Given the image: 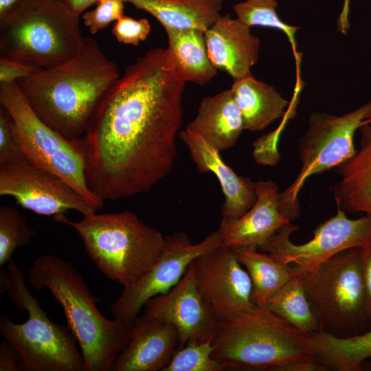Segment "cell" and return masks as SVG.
<instances>
[{"label":"cell","mask_w":371,"mask_h":371,"mask_svg":"<svg viewBox=\"0 0 371 371\" xmlns=\"http://www.w3.org/2000/svg\"><path fill=\"white\" fill-rule=\"evenodd\" d=\"M101 0H67L66 2L76 12L82 14L90 6L97 4Z\"/></svg>","instance_id":"74e56055"},{"label":"cell","mask_w":371,"mask_h":371,"mask_svg":"<svg viewBox=\"0 0 371 371\" xmlns=\"http://www.w3.org/2000/svg\"><path fill=\"white\" fill-rule=\"evenodd\" d=\"M366 124H371V113H370L368 118L366 120Z\"/></svg>","instance_id":"b9f144b4"},{"label":"cell","mask_w":371,"mask_h":371,"mask_svg":"<svg viewBox=\"0 0 371 371\" xmlns=\"http://www.w3.org/2000/svg\"><path fill=\"white\" fill-rule=\"evenodd\" d=\"M298 229L291 223L284 225L260 249L283 263H293L302 273H307L343 250L371 247V214L352 219L337 207L335 215L317 226L313 238L302 245L290 240Z\"/></svg>","instance_id":"8fae6325"},{"label":"cell","mask_w":371,"mask_h":371,"mask_svg":"<svg viewBox=\"0 0 371 371\" xmlns=\"http://www.w3.org/2000/svg\"><path fill=\"white\" fill-rule=\"evenodd\" d=\"M221 245L218 229L196 244H193L183 232L165 236L164 249L158 260L142 277L124 287L111 306L112 315L122 321L133 322L148 300L170 290L197 257Z\"/></svg>","instance_id":"7c38bea8"},{"label":"cell","mask_w":371,"mask_h":371,"mask_svg":"<svg viewBox=\"0 0 371 371\" xmlns=\"http://www.w3.org/2000/svg\"><path fill=\"white\" fill-rule=\"evenodd\" d=\"M144 306L145 314L177 329L179 348L192 341L212 340L219 324L196 286L194 261L175 286L152 297Z\"/></svg>","instance_id":"9a60e30c"},{"label":"cell","mask_w":371,"mask_h":371,"mask_svg":"<svg viewBox=\"0 0 371 371\" xmlns=\"http://www.w3.org/2000/svg\"><path fill=\"white\" fill-rule=\"evenodd\" d=\"M212 340L192 341L179 348L162 371H221L223 365L213 357Z\"/></svg>","instance_id":"f546056e"},{"label":"cell","mask_w":371,"mask_h":371,"mask_svg":"<svg viewBox=\"0 0 371 371\" xmlns=\"http://www.w3.org/2000/svg\"><path fill=\"white\" fill-rule=\"evenodd\" d=\"M371 113V98L355 110L342 115L313 113L308 128L299 142L301 170L295 181L278 194L282 214L291 222L300 216L298 194L312 175L336 168L352 157L356 131L366 124Z\"/></svg>","instance_id":"30bf717a"},{"label":"cell","mask_w":371,"mask_h":371,"mask_svg":"<svg viewBox=\"0 0 371 371\" xmlns=\"http://www.w3.org/2000/svg\"><path fill=\"white\" fill-rule=\"evenodd\" d=\"M179 348L177 329L144 314L133 322L128 344L118 355L112 371H162Z\"/></svg>","instance_id":"e0dca14e"},{"label":"cell","mask_w":371,"mask_h":371,"mask_svg":"<svg viewBox=\"0 0 371 371\" xmlns=\"http://www.w3.org/2000/svg\"><path fill=\"white\" fill-rule=\"evenodd\" d=\"M27 280L37 290L47 289L61 305L67 326L78 343L85 371H111L128 344L133 322L109 319L98 311L94 296L82 276L68 262L52 254L36 258Z\"/></svg>","instance_id":"3957f363"},{"label":"cell","mask_w":371,"mask_h":371,"mask_svg":"<svg viewBox=\"0 0 371 371\" xmlns=\"http://www.w3.org/2000/svg\"><path fill=\"white\" fill-rule=\"evenodd\" d=\"M276 0H245L234 5L236 18L249 27L261 26L279 30L284 32L293 49L297 64L301 58L298 56L295 34L298 27L283 22L276 12Z\"/></svg>","instance_id":"83f0119b"},{"label":"cell","mask_w":371,"mask_h":371,"mask_svg":"<svg viewBox=\"0 0 371 371\" xmlns=\"http://www.w3.org/2000/svg\"><path fill=\"white\" fill-rule=\"evenodd\" d=\"M363 252L362 247L349 248L333 255L315 270L301 273L319 331L349 338L371 330Z\"/></svg>","instance_id":"52a82bcc"},{"label":"cell","mask_w":371,"mask_h":371,"mask_svg":"<svg viewBox=\"0 0 371 371\" xmlns=\"http://www.w3.org/2000/svg\"><path fill=\"white\" fill-rule=\"evenodd\" d=\"M244 122V128L260 131L286 115L289 102L271 85L251 74L234 80L230 88Z\"/></svg>","instance_id":"7402d4cb"},{"label":"cell","mask_w":371,"mask_h":371,"mask_svg":"<svg viewBox=\"0 0 371 371\" xmlns=\"http://www.w3.org/2000/svg\"><path fill=\"white\" fill-rule=\"evenodd\" d=\"M78 234L97 268L109 279L127 286L146 273L159 258L165 236L124 211L91 214L77 222L64 214L54 216Z\"/></svg>","instance_id":"5b68a950"},{"label":"cell","mask_w":371,"mask_h":371,"mask_svg":"<svg viewBox=\"0 0 371 371\" xmlns=\"http://www.w3.org/2000/svg\"><path fill=\"white\" fill-rule=\"evenodd\" d=\"M233 251L249 275L255 306H265L269 297L298 271L295 265L283 263L267 252L250 248Z\"/></svg>","instance_id":"484cf974"},{"label":"cell","mask_w":371,"mask_h":371,"mask_svg":"<svg viewBox=\"0 0 371 371\" xmlns=\"http://www.w3.org/2000/svg\"><path fill=\"white\" fill-rule=\"evenodd\" d=\"M0 104L10 114L23 155L56 175L97 211L100 201L89 188L78 139L69 140L44 123L33 111L16 82L0 84Z\"/></svg>","instance_id":"9c48e42d"},{"label":"cell","mask_w":371,"mask_h":371,"mask_svg":"<svg viewBox=\"0 0 371 371\" xmlns=\"http://www.w3.org/2000/svg\"><path fill=\"white\" fill-rule=\"evenodd\" d=\"M10 282L9 273L4 269L0 270V293H3L7 291Z\"/></svg>","instance_id":"ab89813d"},{"label":"cell","mask_w":371,"mask_h":371,"mask_svg":"<svg viewBox=\"0 0 371 371\" xmlns=\"http://www.w3.org/2000/svg\"><path fill=\"white\" fill-rule=\"evenodd\" d=\"M35 234L27 218L10 206L0 207V266L10 261L16 249L27 245Z\"/></svg>","instance_id":"f1b7e54d"},{"label":"cell","mask_w":371,"mask_h":371,"mask_svg":"<svg viewBox=\"0 0 371 371\" xmlns=\"http://www.w3.org/2000/svg\"><path fill=\"white\" fill-rule=\"evenodd\" d=\"M278 188L272 180L256 182V200L243 215L221 221L218 231L223 245L232 249H260L282 227L291 223L280 212Z\"/></svg>","instance_id":"2e32d148"},{"label":"cell","mask_w":371,"mask_h":371,"mask_svg":"<svg viewBox=\"0 0 371 371\" xmlns=\"http://www.w3.org/2000/svg\"><path fill=\"white\" fill-rule=\"evenodd\" d=\"M120 76L117 65L98 43L85 37L80 49L70 60L38 69L16 82L36 115L65 138L74 141L83 136L101 100Z\"/></svg>","instance_id":"7a4b0ae2"},{"label":"cell","mask_w":371,"mask_h":371,"mask_svg":"<svg viewBox=\"0 0 371 371\" xmlns=\"http://www.w3.org/2000/svg\"><path fill=\"white\" fill-rule=\"evenodd\" d=\"M265 306L307 337L319 331L299 269L269 297Z\"/></svg>","instance_id":"4316f807"},{"label":"cell","mask_w":371,"mask_h":371,"mask_svg":"<svg viewBox=\"0 0 371 371\" xmlns=\"http://www.w3.org/2000/svg\"><path fill=\"white\" fill-rule=\"evenodd\" d=\"M183 82L167 48L128 66L101 100L78 145L90 190L102 202L147 192L172 170Z\"/></svg>","instance_id":"6da1fadb"},{"label":"cell","mask_w":371,"mask_h":371,"mask_svg":"<svg viewBox=\"0 0 371 371\" xmlns=\"http://www.w3.org/2000/svg\"><path fill=\"white\" fill-rule=\"evenodd\" d=\"M38 68L16 60L0 57V84L16 82L19 79L27 77Z\"/></svg>","instance_id":"836d02e7"},{"label":"cell","mask_w":371,"mask_h":371,"mask_svg":"<svg viewBox=\"0 0 371 371\" xmlns=\"http://www.w3.org/2000/svg\"><path fill=\"white\" fill-rule=\"evenodd\" d=\"M80 15L64 1L21 0L0 20V57L38 69L65 63L83 43Z\"/></svg>","instance_id":"277c9868"},{"label":"cell","mask_w":371,"mask_h":371,"mask_svg":"<svg viewBox=\"0 0 371 371\" xmlns=\"http://www.w3.org/2000/svg\"><path fill=\"white\" fill-rule=\"evenodd\" d=\"M8 292L13 304L28 318L15 324L0 315V334L19 352L21 371H85L77 340L68 326L52 322L25 284V277L11 260Z\"/></svg>","instance_id":"ba28073f"},{"label":"cell","mask_w":371,"mask_h":371,"mask_svg":"<svg viewBox=\"0 0 371 371\" xmlns=\"http://www.w3.org/2000/svg\"><path fill=\"white\" fill-rule=\"evenodd\" d=\"M0 195L12 197L23 208L43 216L75 210L97 212L80 194L23 155L0 162Z\"/></svg>","instance_id":"4fadbf2b"},{"label":"cell","mask_w":371,"mask_h":371,"mask_svg":"<svg viewBox=\"0 0 371 371\" xmlns=\"http://www.w3.org/2000/svg\"><path fill=\"white\" fill-rule=\"evenodd\" d=\"M363 272L368 295V313L371 317V247L363 249Z\"/></svg>","instance_id":"8d00e7d4"},{"label":"cell","mask_w":371,"mask_h":371,"mask_svg":"<svg viewBox=\"0 0 371 371\" xmlns=\"http://www.w3.org/2000/svg\"><path fill=\"white\" fill-rule=\"evenodd\" d=\"M154 16L165 30L205 32L221 15L225 0H122Z\"/></svg>","instance_id":"cb8c5ba5"},{"label":"cell","mask_w":371,"mask_h":371,"mask_svg":"<svg viewBox=\"0 0 371 371\" xmlns=\"http://www.w3.org/2000/svg\"><path fill=\"white\" fill-rule=\"evenodd\" d=\"M360 148L336 167L341 179L331 188L337 207L346 213L371 214V124L359 129Z\"/></svg>","instance_id":"ffe728a7"},{"label":"cell","mask_w":371,"mask_h":371,"mask_svg":"<svg viewBox=\"0 0 371 371\" xmlns=\"http://www.w3.org/2000/svg\"><path fill=\"white\" fill-rule=\"evenodd\" d=\"M362 371H371V361H366L362 365Z\"/></svg>","instance_id":"60d3db41"},{"label":"cell","mask_w":371,"mask_h":371,"mask_svg":"<svg viewBox=\"0 0 371 371\" xmlns=\"http://www.w3.org/2000/svg\"><path fill=\"white\" fill-rule=\"evenodd\" d=\"M0 371H21L19 352L5 339L0 345Z\"/></svg>","instance_id":"e575fe53"},{"label":"cell","mask_w":371,"mask_h":371,"mask_svg":"<svg viewBox=\"0 0 371 371\" xmlns=\"http://www.w3.org/2000/svg\"><path fill=\"white\" fill-rule=\"evenodd\" d=\"M213 357L225 369L271 370L289 361L315 358L308 337L266 306H254L221 322Z\"/></svg>","instance_id":"8992f818"},{"label":"cell","mask_w":371,"mask_h":371,"mask_svg":"<svg viewBox=\"0 0 371 371\" xmlns=\"http://www.w3.org/2000/svg\"><path fill=\"white\" fill-rule=\"evenodd\" d=\"M204 36L209 57L217 69L226 71L234 80L251 74L260 42L251 27L227 13L217 18Z\"/></svg>","instance_id":"d6986e66"},{"label":"cell","mask_w":371,"mask_h":371,"mask_svg":"<svg viewBox=\"0 0 371 371\" xmlns=\"http://www.w3.org/2000/svg\"><path fill=\"white\" fill-rule=\"evenodd\" d=\"M172 68L184 83H208L216 74L207 50L204 32L196 29L165 30Z\"/></svg>","instance_id":"603a6c76"},{"label":"cell","mask_w":371,"mask_h":371,"mask_svg":"<svg viewBox=\"0 0 371 371\" xmlns=\"http://www.w3.org/2000/svg\"><path fill=\"white\" fill-rule=\"evenodd\" d=\"M308 339L315 357L328 371H362L363 363L371 359V330L349 338L319 331Z\"/></svg>","instance_id":"d4e9b609"},{"label":"cell","mask_w":371,"mask_h":371,"mask_svg":"<svg viewBox=\"0 0 371 371\" xmlns=\"http://www.w3.org/2000/svg\"><path fill=\"white\" fill-rule=\"evenodd\" d=\"M186 128L219 152L232 148L245 128L241 112L231 89L203 98L196 117Z\"/></svg>","instance_id":"44dd1931"},{"label":"cell","mask_w":371,"mask_h":371,"mask_svg":"<svg viewBox=\"0 0 371 371\" xmlns=\"http://www.w3.org/2000/svg\"><path fill=\"white\" fill-rule=\"evenodd\" d=\"M23 155L15 133L13 122L8 111L0 108V162Z\"/></svg>","instance_id":"d6a6232c"},{"label":"cell","mask_w":371,"mask_h":371,"mask_svg":"<svg viewBox=\"0 0 371 371\" xmlns=\"http://www.w3.org/2000/svg\"><path fill=\"white\" fill-rule=\"evenodd\" d=\"M21 0H0V20L10 14Z\"/></svg>","instance_id":"f35d334b"},{"label":"cell","mask_w":371,"mask_h":371,"mask_svg":"<svg viewBox=\"0 0 371 371\" xmlns=\"http://www.w3.org/2000/svg\"><path fill=\"white\" fill-rule=\"evenodd\" d=\"M60 1H66L67 0H60Z\"/></svg>","instance_id":"7bdbcfd3"},{"label":"cell","mask_w":371,"mask_h":371,"mask_svg":"<svg viewBox=\"0 0 371 371\" xmlns=\"http://www.w3.org/2000/svg\"><path fill=\"white\" fill-rule=\"evenodd\" d=\"M179 137L188 147L197 170L212 172L218 180L225 196L221 221L234 220L247 212L256 200V183L237 175L223 160L221 152L195 132L186 127Z\"/></svg>","instance_id":"ac0fdd59"},{"label":"cell","mask_w":371,"mask_h":371,"mask_svg":"<svg viewBox=\"0 0 371 371\" xmlns=\"http://www.w3.org/2000/svg\"><path fill=\"white\" fill-rule=\"evenodd\" d=\"M124 10L122 0H101L95 9L83 13L82 18L90 33L95 34L124 16Z\"/></svg>","instance_id":"4dcf8cb0"},{"label":"cell","mask_w":371,"mask_h":371,"mask_svg":"<svg viewBox=\"0 0 371 371\" xmlns=\"http://www.w3.org/2000/svg\"><path fill=\"white\" fill-rule=\"evenodd\" d=\"M150 30L146 18L135 19L124 15L114 23L111 33L119 43L138 46L147 38Z\"/></svg>","instance_id":"1f68e13d"},{"label":"cell","mask_w":371,"mask_h":371,"mask_svg":"<svg viewBox=\"0 0 371 371\" xmlns=\"http://www.w3.org/2000/svg\"><path fill=\"white\" fill-rule=\"evenodd\" d=\"M272 371H328L316 357L289 361L274 368Z\"/></svg>","instance_id":"d590c367"},{"label":"cell","mask_w":371,"mask_h":371,"mask_svg":"<svg viewBox=\"0 0 371 371\" xmlns=\"http://www.w3.org/2000/svg\"><path fill=\"white\" fill-rule=\"evenodd\" d=\"M194 265L199 291L219 322L255 306L249 275L232 249L221 245L197 257Z\"/></svg>","instance_id":"5bb4252c"}]
</instances>
